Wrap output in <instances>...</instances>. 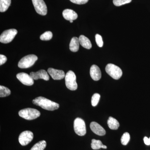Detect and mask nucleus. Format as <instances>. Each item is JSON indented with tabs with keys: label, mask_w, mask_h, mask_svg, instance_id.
Here are the masks:
<instances>
[{
	"label": "nucleus",
	"mask_w": 150,
	"mask_h": 150,
	"mask_svg": "<svg viewBox=\"0 0 150 150\" xmlns=\"http://www.w3.org/2000/svg\"><path fill=\"white\" fill-rule=\"evenodd\" d=\"M33 103L38 105L45 110L53 111L58 109L59 105L43 97L40 96L33 99Z\"/></svg>",
	"instance_id": "f257e3e1"
},
{
	"label": "nucleus",
	"mask_w": 150,
	"mask_h": 150,
	"mask_svg": "<svg viewBox=\"0 0 150 150\" xmlns=\"http://www.w3.org/2000/svg\"><path fill=\"white\" fill-rule=\"evenodd\" d=\"M19 115L22 118L28 120L36 119L40 116V111L32 108H27L20 110Z\"/></svg>",
	"instance_id": "f03ea898"
},
{
	"label": "nucleus",
	"mask_w": 150,
	"mask_h": 150,
	"mask_svg": "<svg viewBox=\"0 0 150 150\" xmlns=\"http://www.w3.org/2000/svg\"><path fill=\"white\" fill-rule=\"evenodd\" d=\"M38 59L37 56L33 54L24 56L19 62L18 67L21 69L30 68L34 65Z\"/></svg>",
	"instance_id": "7ed1b4c3"
},
{
	"label": "nucleus",
	"mask_w": 150,
	"mask_h": 150,
	"mask_svg": "<svg viewBox=\"0 0 150 150\" xmlns=\"http://www.w3.org/2000/svg\"><path fill=\"white\" fill-rule=\"evenodd\" d=\"M76 79V75L73 71H69L67 73L65 76V82L67 88L71 91H75L77 89Z\"/></svg>",
	"instance_id": "20e7f679"
},
{
	"label": "nucleus",
	"mask_w": 150,
	"mask_h": 150,
	"mask_svg": "<svg viewBox=\"0 0 150 150\" xmlns=\"http://www.w3.org/2000/svg\"><path fill=\"white\" fill-rule=\"evenodd\" d=\"M105 69L106 73L115 80L119 79L123 74L121 69L113 64H108L105 67Z\"/></svg>",
	"instance_id": "39448f33"
},
{
	"label": "nucleus",
	"mask_w": 150,
	"mask_h": 150,
	"mask_svg": "<svg viewBox=\"0 0 150 150\" xmlns=\"http://www.w3.org/2000/svg\"><path fill=\"white\" fill-rule=\"evenodd\" d=\"M18 31L15 29H10L5 30L0 36V42L2 43H8L12 41Z\"/></svg>",
	"instance_id": "423d86ee"
},
{
	"label": "nucleus",
	"mask_w": 150,
	"mask_h": 150,
	"mask_svg": "<svg viewBox=\"0 0 150 150\" xmlns=\"http://www.w3.org/2000/svg\"><path fill=\"white\" fill-rule=\"evenodd\" d=\"M74 130L75 133L79 136H83L86 133V124L81 118H77L74 121Z\"/></svg>",
	"instance_id": "0eeeda50"
},
{
	"label": "nucleus",
	"mask_w": 150,
	"mask_h": 150,
	"mask_svg": "<svg viewBox=\"0 0 150 150\" xmlns=\"http://www.w3.org/2000/svg\"><path fill=\"white\" fill-rule=\"evenodd\" d=\"M33 4L36 12L40 15L47 14V8L43 0H32Z\"/></svg>",
	"instance_id": "6e6552de"
},
{
	"label": "nucleus",
	"mask_w": 150,
	"mask_h": 150,
	"mask_svg": "<svg viewBox=\"0 0 150 150\" xmlns=\"http://www.w3.org/2000/svg\"><path fill=\"white\" fill-rule=\"evenodd\" d=\"M33 134L31 131H26L22 132L19 137L18 141L22 146H26L32 141Z\"/></svg>",
	"instance_id": "1a4fd4ad"
},
{
	"label": "nucleus",
	"mask_w": 150,
	"mask_h": 150,
	"mask_svg": "<svg viewBox=\"0 0 150 150\" xmlns=\"http://www.w3.org/2000/svg\"><path fill=\"white\" fill-rule=\"evenodd\" d=\"M16 77L22 83L25 85L30 86L34 83V80L30 75L25 73H20L17 74Z\"/></svg>",
	"instance_id": "9d476101"
},
{
	"label": "nucleus",
	"mask_w": 150,
	"mask_h": 150,
	"mask_svg": "<svg viewBox=\"0 0 150 150\" xmlns=\"http://www.w3.org/2000/svg\"><path fill=\"white\" fill-rule=\"evenodd\" d=\"M48 74L55 80H60L65 77L64 72L62 70L55 69L53 68H49L48 69Z\"/></svg>",
	"instance_id": "9b49d317"
},
{
	"label": "nucleus",
	"mask_w": 150,
	"mask_h": 150,
	"mask_svg": "<svg viewBox=\"0 0 150 150\" xmlns=\"http://www.w3.org/2000/svg\"><path fill=\"white\" fill-rule=\"evenodd\" d=\"M30 75L33 80H35L39 79H42L45 81H48L49 79L48 73L44 70H40L36 72H32L30 73Z\"/></svg>",
	"instance_id": "f8f14e48"
},
{
	"label": "nucleus",
	"mask_w": 150,
	"mask_h": 150,
	"mask_svg": "<svg viewBox=\"0 0 150 150\" xmlns=\"http://www.w3.org/2000/svg\"><path fill=\"white\" fill-rule=\"evenodd\" d=\"M90 128L94 133L99 136H104L106 134V131L103 127L96 122H91L90 124Z\"/></svg>",
	"instance_id": "ddd939ff"
},
{
	"label": "nucleus",
	"mask_w": 150,
	"mask_h": 150,
	"mask_svg": "<svg viewBox=\"0 0 150 150\" xmlns=\"http://www.w3.org/2000/svg\"><path fill=\"white\" fill-rule=\"evenodd\" d=\"M90 74L92 79L94 81L99 80L101 77V73L99 67L96 65H93L91 67Z\"/></svg>",
	"instance_id": "4468645a"
},
{
	"label": "nucleus",
	"mask_w": 150,
	"mask_h": 150,
	"mask_svg": "<svg viewBox=\"0 0 150 150\" xmlns=\"http://www.w3.org/2000/svg\"><path fill=\"white\" fill-rule=\"evenodd\" d=\"M63 16L67 20L74 21L78 18V14L76 12L69 9H67L63 11Z\"/></svg>",
	"instance_id": "2eb2a0df"
},
{
	"label": "nucleus",
	"mask_w": 150,
	"mask_h": 150,
	"mask_svg": "<svg viewBox=\"0 0 150 150\" xmlns=\"http://www.w3.org/2000/svg\"><path fill=\"white\" fill-rule=\"evenodd\" d=\"M80 44L84 48L87 49L91 48L92 44L90 40L88 38L83 35H81L79 37Z\"/></svg>",
	"instance_id": "dca6fc26"
},
{
	"label": "nucleus",
	"mask_w": 150,
	"mask_h": 150,
	"mask_svg": "<svg viewBox=\"0 0 150 150\" xmlns=\"http://www.w3.org/2000/svg\"><path fill=\"white\" fill-rule=\"evenodd\" d=\"M79 38H78L77 37H73L70 42V50L72 52H77L79 51Z\"/></svg>",
	"instance_id": "f3484780"
},
{
	"label": "nucleus",
	"mask_w": 150,
	"mask_h": 150,
	"mask_svg": "<svg viewBox=\"0 0 150 150\" xmlns=\"http://www.w3.org/2000/svg\"><path fill=\"white\" fill-rule=\"evenodd\" d=\"M107 124L109 128L112 130H117L120 126L118 121L112 117H110L108 118Z\"/></svg>",
	"instance_id": "a211bd4d"
},
{
	"label": "nucleus",
	"mask_w": 150,
	"mask_h": 150,
	"mask_svg": "<svg viewBox=\"0 0 150 150\" xmlns=\"http://www.w3.org/2000/svg\"><path fill=\"white\" fill-rule=\"evenodd\" d=\"M11 4V0H0V11L4 12L7 10Z\"/></svg>",
	"instance_id": "6ab92c4d"
},
{
	"label": "nucleus",
	"mask_w": 150,
	"mask_h": 150,
	"mask_svg": "<svg viewBox=\"0 0 150 150\" xmlns=\"http://www.w3.org/2000/svg\"><path fill=\"white\" fill-rule=\"evenodd\" d=\"M46 141H41L35 144L30 150H44L46 147Z\"/></svg>",
	"instance_id": "aec40b11"
},
{
	"label": "nucleus",
	"mask_w": 150,
	"mask_h": 150,
	"mask_svg": "<svg viewBox=\"0 0 150 150\" xmlns=\"http://www.w3.org/2000/svg\"><path fill=\"white\" fill-rule=\"evenodd\" d=\"M11 92L9 89L4 86H0V97H5L11 94Z\"/></svg>",
	"instance_id": "412c9836"
},
{
	"label": "nucleus",
	"mask_w": 150,
	"mask_h": 150,
	"mask_svg": "<svg viewBox=\"0 0 150 150\" xmlns=\"http://www.w3.org/2000/svg\"><path fill=\"white\" fill-rule=\"evenodd\" d=\"M102 142L100 140H97L93 139L92 140L91 146L92 149L93 150H98L102 148Z\"/></svg>",
	"instance_id": "4be33fe9"
},
{
	"label": "nucleus",
	"mask_w": 150,
	"mask_h": 150,
	"mask_svg": "<svg viewBox=\"0 0 150 150\" xmlns=\"http://www.w3.org/2000/svg\"><path fill=\"white\" fill-rule=\"evenodd\" d=\"M53 37V34L51 31H46L40 36V40H51Z\"/></svg>",
	"instance_id": "5701e85b"
},
{
	"label": "nucleus",
	"mask_w": 150,
	"mask_h": 150,
	"mask_svg": "<svg viewBox=\"0 0 150 150\" xmlns=\"http://www.w3.org/2000/svg\"><path fill=\"white\" fill-rule=\"evenodd\" d=\"M100 95L98 93L94 94L91 98V104L93 106H96L98 104L100 98Z\"/></svg>",
	"instance_id": "b1692460"
},
{
	"label": "nucleus",
	"mask_w": 150,
	"mask_h": 150,
	"mask_svg": "<svg viewBox=\"0 0 150 150\" xmlns=\"http://www.w3.org/2000/svg\"><path fill=\"white\" fill-rule=\"evenodd\" d=\"M130 139V136L129 133L126 132L124 133L121 138V144L123 145H126L129 143Z\"/></svg>",
	"instance_id": "393cba45"
},
{
	"label": "nucleus",
	"mask_w": 150,
	"mask_h": 150,
	"mask_svg": "<svg viewBox=\"0 0 150 150\" xmlns=\"http://www.w3.org/2000/svg\"><path fill=\"white\" fill-rule=\"evenodd\" d=\"M132 0H113V3L114 5L116 6L123 5L126 4L131 2Z\"/></svg>",
	"instance_id": "a878e982"
},
{
	"label": "nucleus",
	"mask_w": 150,
	"mask_h": 150,
	"mask_svg": "<svg viewBox=\"0 0 150 150\" xmlns=\"http://www.w3.org/2000/svg\"><path fill=\"white\" fill-rule=\"evenodd\" d=\"M95 38L96 41L98 46L99 47H102L103 46V42L101 35L99 34H97L95 35Z\"/></svg>",
	"instance_id": "bb28decb"
},
{
	"label": "nucleus",
	"mask_w": 150,
	"mask_h": 150,
	"mask_svg": "<svg viewBox=\"0 0 150 150\" xmlns=\"http://www.w3.org/2000/svg\"><path fill=\"white\" fill-rule=\"evenodd\" d=\"M70 1L74 4L81 5L86 4L89 0H70Z\"/></svg>",
	"instance_id": "cd10ccee"
},
{
	"label": "nucleus",
	"mask_w": 150,
	"mask_h": 150,
	"mask_svg": "<svg viewBox=\"0 0 150 150\" xmlns=\"http://www.w3.org/2000/svg\"><path fill=\"white\" fill-rule=\"evenodd\" d=\"M7 60V59L5 56L1 54L0 55V65L1 66L2 65L5 64Z\"/></svg>",
	"instance_id": "c85d7f7f"
},
{
	"label": "nucleus",
	"mask_w": 150,
	"mask_h": 150,
	"mask_svg": "<svg viewBox=\"0 0 150 150\" xmlns=\"http://www.w3.org/2000/svg\"><path fill=\"white\" fill-rule=\"evenodd\" d=\"M144 141L145 144L148 145V146L150 145V138L149 139L147 137H145L144 139Z\"/></svg>",
	"instance_id": "c756f323"
},
{
	"label": "nucleus",
	"mask_w": 150,
	"mask_h": 150,
	"mask_svg": "<svg viewBox=\"0 0 150 150\" xmlns=\"http://www.w3.org/2000/svg\"><path fill=\"white\" fill-rule=\"evenodd\" d=\"M69 21L70 22V23H71L73 22V21Z\"/></svg>",
	"instance_id": "7c9ffc66"
}]
</instances>
